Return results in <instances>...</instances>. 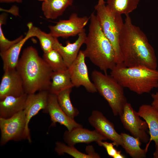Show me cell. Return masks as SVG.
I'll return each instance as SVG.
<instances>
[{
	"label": "cell",
	"instance_id": "7402d4cb",
	"mask_svg": "<svg viewBox=\"0 0 158 158\" xmlns=\"http://www.w3.org/2000/svg\"><path fill=\"white\" fill-rule=\"evenodd\" d=\"M120 134L123 141L122 147L131 157L133 158L146 157L147 150L140 147L141 141L139 139L125 133H121Z\"/></svg>",
	"mask_w": 158,
	"mask_h": 158
},
{
	"label": "cell",
	"instance_id": "ffe728a7",
	"mask_svg": "<svg viewBox=\"0 0 158 158\" xmlns=\"http://www.w3.org/2000/svg\"><path fill=\"white\" fill-rule=\"evenodd\" d=\"M73 2V0H44L42 9L47 18L54 19L61 16Z\"/></svg>",
	"mask_w": 158,
	"mask_h": 158
},
{
	"label": "cell",
	"instance_id": "d6a6232c",
	"mask_svg": "<svg viewBox=\"0 0 158 158\" xmlns=\"http://www.w3.org/2000/svg\"><path fill=\"white\" fill-rule=\"evenodd\" d=\"M153 157L154 158H158V151H154L153 154Z\"/></svg>",
	"mask_w": 158,
	"mask_h": 158
},
{
	"label": "cell",
	"instance_id": "4fadbf2b",
	"mask_svg": "<svg viewBox=\"0 0 158 158\" xmlns=\"http://www.w3.org/2000/svg\"><path fill=\"white\" fill-rule=\"evenodd\" d=\"M48 113L50 116L51 123V126H54L58 123L65 126L68 130L82 127L74 120L69 117L60 107L58 102L56 95L49 92L47 107L44 111Z\"/></svg>",
	"mask_w": 158,
	"mask_h": 158
},
{
	"label": "cell",
	"instance_id": "f1b7e54d",
	"mask_svg": "<svg viewBox=\"0 0 158 158\" xmlns=\"http://www.w3.org/2000/svg\"><path fill=\"white\" fill-rule=\"evenodd\" d=\"M97 142L99 145L105 148L109 156L114 158L118 151L114 147L115 145L113 142L109 143L102 141H99Z\"/></svg>",
	"mask_w": 158,
	"mask_h": 158
},
{
	"label": "cell",
	"instance_id": "277c9868",
	"mask_svg": "<svg viewBox=\"0 0 158 158\" xmlns=\"http://www.w3.org/2000/svg\"><path fill=\"white\" fill-rule=\"evenodd\" d=\"M110 75L123 88L138 95L150 93L158 87V71L146 67H127L123 63L116 64Z\"/></svg>",
	"mask_w": 158,
	"mask_h": 158
},
{
	"label": "cell",
	"instance_id": "5bb4252c",
	"mask_svg": "<svg viewBox=\"0 0 158 158\" xmlns=\"http://www.w3.org/2000/svg\"><path fill=\"white\" fill-rule=\"evenodd\" d=\"M28 31L25 37L6 50L0 52L4 71L16 69L23 46L29 39L35 36V26L31 23H29L28 24Z\"/></svg>",
	"mask_w": 158,
	"mask_h": 158
},
{
	"label": "cell",
	"instance_id": "cb8c5ba5",
	"mask_svg": "<svg viewBox=\"0 0 158 158\" xmlns=\"http://www.w3.org/2000/svg\"><path fill=\"white\" fill-rule=\"evenodd\" d=\"M140 0H107V7L122 15L129 14L137 7Z\"/></svg>",
	"mask_w": 158,
	"mask_h": 158
},
{
	"label": "cell",
	"instance_id": "d6986e66",
	"mask_svg": "<svg viewBox=\"0 0 158 158\" xmlns=\"http://www.w3.org/2000/svg\"><path fill=\"white\" fill-rule=\"evenodd\" d=\"M28 94L18 97L9 96L0 100V117L10 118L24 110Z\"/></svg>",
	"mask_w": 158,
	"mask_h": 158
},
{
	"label": "cell",
	"instance_id": "3957f363",
	"mask_svg": "<svg viewBox=\"0 0 158 158\" xmlns=\"http://www.w3.org/2000/svg\"><path fill=\"white\" fill-rule=\"evenodd\" d=\"M90 18L88 33L84 42L86 47L83 51L85 57L107 74L116 64L115 51L103 32L96 15L92 13Z\"/></svg>",
	"mask_w": 158,
	"mask_h": 158
},
{
	"label": "cell",
	"instance_id": "7c38bea8",
	"mask_svg": "<svg viewBox=\"0 0 158 158\" xmlns=\"http://www.w3.org/2000/svg\"><path fill=\"white\" fill-rule=\"evenodd\" d=\"M25 93L22 78L16 69L4 71L0 84V100L7 96L18 97Z\"/></svg>",
	"mask_w": 158,
	"mask_h": 158
},
{
	"label": "cell",
	"instance_id": "484cf974",
	"mask_svg": "<svg viewBox=\"0 0 158 158\" xmlns=\"http://www.w3.org/2000/svg\"><path fill=\"white\" fill-rule=\"evenodd\" d=\"M43 59L53 72L63 71L68 69L62 56L55 49L44 53Z\"/></svg>",
	"mask_w": 158,
	"mask_h": 158
},
{
	"label": "cell",
	"instance_id": "2e32d148",
	"mask_svg": "<svg viewBox=\"0 0 158 158\" xmlns=\"http://www.w3.org/2000/svg\"><path fill=\"white\" fill-rule=\"evenodd\" d=\"M49 92L47 90L39 91L37 93L28 95L24 109L26 116V125L29 124L32 118L41 110L44 112L46 109Z\"/></svg>",
	"mask_w": 158,
	"mask_h": 158
},
{
	"label": "cell",
	"instance_id": "8fae6325",
	"mask_svg": "<svg viewBox=\"0 0 158 158\" xmlns=\"http://www.w3.org/2000/svg\"><path fill=\"white\" fill-rule=\"evenodd\" d=\"M90 124L107 139L112 141L118 147L122 146L123 141L120 134L115 130L113 124L101 112L94 110L88 119Z\"/></svg>",
	"mask_w": 158,
	"mask_h": 158
},
{
	"label": "cell",
	"instance_id": "52a82bcc",
	"mask_svg": "<svg viewBox=\"0 0 158 158\" xmlns=\"http://www.w3.org/2000/svg\"><path fill=\"white\" fill-rule=\"evenodd\" d=\"M0 129L1 146L11 140H27L30 143L32 142L30 130L27 126L24 110L9 118L0 117Z\"/></svg>",
	"mask_w": 158,
	"mask_h": 158
},
{
	"label": "cell",
	"instance_id": "44dd1931",
	"mask_svg": "<svg viewBox=\"0 0 158 158\" xmlns=\"http://www.w3.org/2000/svg\"><path fill=\"white\" fill-rule=\"evenodd\" d=\"M74 87L68 68L61 71L53 72L49 92L56 95L62 91Z\"/></svg>",
	"mask_w": 158,
	"mask_h": 158
},
{
	"label": "cell",
	"instance_id": "5b68a950",
	"mask_svg": "<svg viewBox=\"0 0 158 158\" xmlns=\"http://www.w3.org/2000/svg\"><path fill=\"white\" fill-rule=\"evenodd\" d=\"M92 82L97 91L107 101L114 116H120L127 102L123 87L110 75L97 70L91 74Z\"/></svg>",
	"mask_w": 158,
	"mask_h": 158
},
{
	"label": "cell",
	"instance_id": "e575fe53",
	"mask_svg": "<svg viewBox=\"0 0 158 158\" xmlns=\"http://www.w3.org/2000/svg\"><path fill=\"white\" fill-rule=\"evenodd\" d=\"M39 1H44V0H38Z\"/></svg>",
	"mask_w": 158,
	"mask_h": 158
},
{
	"label": "cell",
	"instance_id": "603a6c76",
	"mask_svg": "<svg viewBox=\"0 0 158 158\" xmlns=\"http://www.w3.org/2000/svg\"><path fill=\"white\" fill-rule=\"evenodd\" d=\"M55 150L57 154L62 155L65 153L70 155L75 158H99L100 155L95 152L94 148L89 147L86 149L87 154L83 153L77 150L74 146L67 145L61 142L56 143Z\"/></svg>",
	"mask_w": 158,
	"mask_h": 158
},
{
	"label": "cell",
	"instance_id": "f546056e",
	"mask_svg": "<svg viewBox=\"0 0 158 158\" xmlns=\"http://www.w3.org/2000/svg\"><path fill=\"white\" fill-rule=\"evenodd\" d=\"M153 101L151 105L154 107L158 114V92L151 95Z\"/></svg>",
	"mask_w": 158,
	"mask_h": 158
},
{
	"label": "cell",
	"instance_id": "7a4b0ae2",
	"mask_svg": "<svg viewBox=\"0 0 158 158\" xmlns=\"http://www.w3.org/2000/svg\"><path fill=\"white\" fill-rule=\"evenodd\" d=\"M16 70L22 78L25 93L29 95L37 91H48L53 71L33 47L24 50Z\"/></svg>",
	"mask_w": 158,
	"mask_h": 158
},
{
	"label": "cell",
	"instance_id": "e0dca14e",
	"mask_svg": "<svg viewBox=\"0 0 158 158\" xmlns=\"http://www.w3.org/2000/svg\"><path fill=\"white\" fill-rule=\"evenodd\" d=\"M147 123L150 138L145 148L147 150L150 143L152 141L155 144V151H158V114L151 105L143 104L139 108L137 112Z\"/></svg>",
	"mask_w": 158,
	"mask_h": 158
},
{
	"label": "cell",
	"instance_id": "1f68e13d",
	"mask_svg": "<svg viewBox=\"0 0 158 158\" xmlns=\"http://www.w3.org/2000/svg\"><path fill=\"white\" fill-rule=\"evenodd\" d=\"M125 157L121 154L120 151H118L113 158H124Z\"/></svg>",
	"mask_w": 158,
	"mask_h": 158
},
{
	"label": "cell",
	"instance_id": "ba28073f",
	"mask_svg": "<svg viewBox=\"0 0 158 158\" xmlns=\"http://www.w3.org/2000/svg\"><path fill=\"white\" fill-rule=\"evenodd\" d=\"M120 118L124 128L128 130L132 136L139 139L141 142H148L150 137L147 132L148 129L145 121L140 118L130 104L127 102L125 104Z\"/></svg>",
	"mask_w": 158,
	"mask_h": 158
},
{
	"label": "cell",
	"instance_id": "d4e9b609",
	"mask_svg": "<svg viewBox=\"0 0 158 158\" xmlns=\"http://www.w3.org/2000/svg\"><path fill=\"white\" fill-rule=\"evenodd\" d=\"M72 88H69L62 91L57 94L59 104L63 111L70 118L74 120L79 112L73 105L70 95Z\"/></svg>",
	"mask_w": 158,
	"mask_h": 158
},
{
	"label": "cell",
	"instance_id": "9c48e42d",
	"mask_svg": "<svg viewBox=\"0 0 158 158\" xmlns=\"http://www.w3.org/2000/svg\"><path fill=\"white\" fill-rule=\"evenodd\" d=\"M90 19L87 16L79 17L77 14L73 13L68 19L60 20L55 25L49 26V33L56 38L75 36L85 30L84 28Z\"/></svg>",
	"mask_w": 158,
	"mask_h": 158
},
{
	"label": "cell",
	"instance_id": "4dcf8cb0",
	"mask_svg": "<svg viewBox=\"0 0 158 158\" xmlns=\"http://www.w3.org/2000/svg\"><path fill=\"white\" fill-rule=\"evenodd\" d=\"M22 0H0V2L1 3L6 2H17L18 3H21Z\"/></svg>",
	"mask_w": 158,
	"mask_h": 158
},
{
	"label": "cell",
	"instance_id": "83f0119b",
	"mask_svg": "<svg viewBox=\"0 0 158 158\" xmlns=\"http://www.w3.org/2000/svg\"><path fill=\"white\" fill-rule=\"evenodd\" d=\"M5 16L2 14L0 16V49L1 52L6 50L13 45L17 43L24 37L23 35L20 36L17 39L10 41L7 39L3 32L2 26L5 22Z\"/></svg>",
	"mask_w": 158,
	"mask_h": 158
},
{
	"label": "cell",
	"instance_id": "30bf717a",
	"mask_svg": "<svg viewBox=\"0 0 158 158\" xmlns=\"http://www.w3.org/2000/svg\"><path fill=\"white\" fill-rule=\"evenodd\" d=\"M83 51H80L75 60L68 68L74 87H84L88 92H97L96 88L89 78L87 67Z\"/></svg>",
	"mask_w": 158,
	"mask_h": 158
},
{
	"label": "cell",
	"instance_id": "ac0fdd59",
	"mask_svg": "<svg viewBox=\"0 0 158 158\" xmlns=\"http://www.w3.org/2000/svg\"><path fill=\"white\" fill-rule=\"evenodd\" d=\"M78 35L77 39L73 43L68 42L65 46H63L57 39L54 46V49L60 54L68 68L76 59L80 48L84 44L87 36L85 30Z\"/></svg>",
	"mask_w": 158,
	"mask_h": 158
},
{
	"label": "cell",
	"instance_id": "836d02e7",
	"mask_svg": "<svg viewBox=\"0 0 158 158\" xmlns=\"http://www.w3.org/2000/svg\"><path fill=\"white\" fill-rule=\"evenodd\" d=\"M104 3H105L104 0H99L98 3V4H100Z\"/></svg>",
	"mask_w": 158,
	"mask_h": 158
},
{
	"label": "cell",
	"instance_id": "4316f807",
	"mask_svg": "<svg viewBox=\"0 0 158 158\" xmlns=\"http://www.w3.org/2000/svg\"><path fill=\"white\" fill-rule=\"evenodd\" d=\"M35 37L39 40L44 53H47L54 49L57 38L54 37L49 33H47L39 28L35 27Z\"/></svg>",
	"mask_w": 158,
	"mask_h": 158
},
{
	"label": "cell",
	"instance_id": "9a60e30c",
	"mask_svg": "<svg viewBox=\"0 0 158 158\" xmlns=\"http://www.w3.org/2000/svg\"><path fill=\"white\" fill-rule=\"evenodd\" d=\"M63 139L68 145L74 146L78 143H89L107 139L96 130H90L80 127L75 128L70 131H66Z\"/></svg>",
	"mask_w": 158,
	"mask_h": 158
},
{
	"label": "cell",
	"instance_id": "6da1fadb",
	"mask_svg": "<svg viewBox=\"0 0 158 158\" xmlns=\"http://www.w3.org/2000/svg\"><path fill=\"white\" fill-rule=\"evenodd\" d=\"M126 16L119 41L124 64L127 67L142 66L157 69V59L153 48L144 32L133 23L129 15Z\"/></svg>",
	"mask_w": 158,
	"mask_h": 158
},
{
	"label": "cell",
	"instance_id": "8992f818",
	"mask_svg": "<svg viewBox=\"0 0 158 158\" xmlns=\"http://www.w3.org/2000/svg\"><path fill=\"white\" fill-rule=\"evenodd\" d=\"M96 16L104 34L114 49L116 64L123 63L120 47L119 41L123 27L121 15L109 9L105 3L95 6Z\"/></svg>",
	"mask_w": 158,
	"mask_h": 158
}]
</instances>
